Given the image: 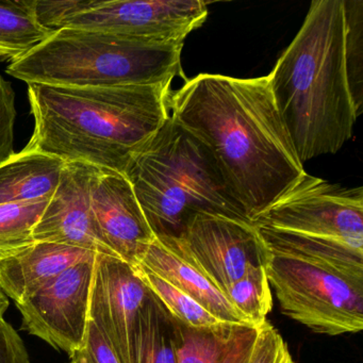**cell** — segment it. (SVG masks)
<instances>
[{"label":"cell","mask_w":363,"mask_h":363,"mask_svg":"<svg viewBox=\"0 0 363 363\" xmlns=\"http://www.w3.org/2000/svg\"><path fill=\"white\" fill-rule=\"evenodd\" d=\"M169 110L207 148L252 223L306 174L267 76L201 74L171 92Z\"/></svg>","instance_id":"cell-1"},{"label":"cell","mask_w":363,"mask_h":363,"mask_svg":"<svg viewBox=\"0 0 363 363\" xmlns=\"http://www.w3.org/2000/svg\"><path fill=\"white\" fill-rule=\"evenodd\" d=\"M171 84L72 88L28 84L27 150L125 174L169 118Z\"/></svg>","instance_id":"cell-2"},{"label":"cell","mask_w":363,"mask_h":363,"mask_svg":"<svg viewBox=\"0 0 363 363\" xmlns=\"http://www.w3.org/2000/svg\"><path fill=\"white\" fill-rule=\"evenodd\" d=\"M343 0H315L303 26L267 75L301 162L335 154L358 114L346 73Z\"/></svg>","instance_id":"cell-3"},{"label":"cell","mask_w":363,"mask_h":363,"mask_svg":"<svg viewBox=\"0 0 363 363\" xmlns=\"http://www.w3.org/2000/svg\"><path fill=\"white\" fill-rule=\"evenodd\" d=\"M124 175L155 237H182L197 214L250 220L207 148L171 116Z\"/></svg>","instance_id":"cell-4"},{"label":"cell","mask_w":363,"mask_h":363,"mask_svg":"<svg viewBox=\"0 0 363 363\" xmlns=\"http://www.w3.org/2000/svg\"><path fill=\"white\" fill-rule=\"evenodd\" d=\"M184 44L63 28L7 74L27 84L72 88L164 86L182 75Z\"/></svg>","instance_id":"cell-5"},{"label":"cell","mask_w":363,"mask_h":363,"mask_svg":"<svg viewBox=\"0 0 363 363\" xmlns=\"http://www.w3.org/2000/svg\"><path fill=\"white\" fill-rule=\"evenodd\" d=\"M267 250L265 269L282 313L320 335L362 330L363 282L320 263Z\"/></svg>","instance_id":"cell-6"},{"label":"cell","mask_w":363,"mask_h":363,"mask_svg":"<svg viewBox=\"0 0 363 363\" xmlns=\"http://www.w3.org/2000/svg\"><path fill=\"white\" fill-rule=\"evenodd\" d=\"M252 224L262 230L337 246L363 257V190L306 173Z\"/></svg>","instance_id":"cell-7"},{"label":"cell","mask_w":363,"mask_h":363,"mask_svg":"<svg viewBox=\"0 0 363 363\" xmlns=\"http://www.w3.org/2000/svg\"><path fill=\"white\" fill-rule=\"evenodd\" d=\"M208 14V3L203 0H75L73 12L60 29L184 42L192 31L203 26Z\"/></svg>","instance_id":"cell-8"},{"label":"cell","mask_w":363,"mask_h":363,"mask_svg":"<svg viewBox=\"0 0 363 363\" xmlns=\"http://www.w3.org/2000/svg\"><path fill=\"white\" fill-rule=\"evenodd\" d=\"M94 263L93 257L73 265L28 301L16 305L24 330L71 358L84 345L88 330Z\"/></svg>","instance_id":"cell-9"},{"label":"cell","mask_w":363,"mask_h":363,"mask_svg":"<svg viewBox=\"0 0 363 363\" xmlns=\"http://www.w3.org/2000/svg\"><path fill=\"white\" fill-rule=\"evenodd\" d=\"M180 238L222 292L250 267L265 264L269 252L252 222L226 216L197 214L189 220Z\"/></svg>","instance_id":"cell-10"},{"label":"cell","mask_w":363,"mask_h":363,"mask_svg":"<svg viewBox=\"0 0 363 363\" xmlns=\"http://www.w3.org/2000/svg\"><path fill=\"white\" fill-rule=\"evenodd\" d=\"M150 291L133 265L118 257L96 254L89 320L105 333L121 363H133L140 313Z\"/></svg>","instance_id":"cell-11"},{"label":"cell","mask_w":363,"mask_h":363,"mask_svg":"<svg viewBox=\"0 0 363 363\" xmlns=\"http://www.w3.org/2000/svg\"><path fill=\"white\" fill-rule=\"evenodd\" d=\"M93 171L94 167L88 163L65 162L58 186L33 228L35 242L63 244L118 257L104 239L93 214Z\"/></svg>","instance_id":"cell-12"},{"label":"cell","mask_w":363,"mask_h":363,"mask_svg":"<svg viewBox=\"0 0 363 363\" xmlns=\"http://www.w3.org/2000/svg\"><path fill=\"white\" fill-rule=\"evenodd\" d=\"M91 206L99 230L118 258L137 264L155 239L130 182L124 174L94 167Z\"/></svg>","instance_id":"cell-13"},{"label":"cell","mask_w":363,"mask_h":363,"mask_svg":"<svg viewBox=\"0 0 363 363\" xmlns=\"http://www.w3.org/2000/svg\"><path fill=\"white\" fill-rule=\"evenodd\" d=\"M138 263L192 296L224 322L250 325L201 269L182 238L155 237Z\"/></svg>","instance_id":"cell-14"},{"label":"cell","mask_w":363,"mask_h":363,"mask_svg":"<svg viewBox=\"0 0 363 363\" xmlns=\"http://www.w3.org/2000/svg\"><path fill=\"white\" fill-rule=\"evenodd\" d=\"M96 252L50 242H35L0 261V289L6 296L24 303L48 282Z\"/></svg>","instance_id":"cell-15"},{"label":"cell","mask_w":363,"mask_h":363,"mask_svg":"<svg viewBox=\"0 0 363 363\" xmlns=\"http://www.w3.org/2000/svg\"><path fill=\"white\" fill-rule=\"evenodd\" d=\"M65 161L23 150L0 164V205L50 199L60 182Z\"/></svg>","instance_id":"cell-16"},{"label":"cell","mask_w":363,"mask_h":363,"mask_svg":"<svg viewBox=\"0 0 363 363\" xmlns=\"http://www.w3.org/2000/svg\"><path fill=\"white\" fill-rule=\"evenodd\" d=\"M258 329L235 323L211 329L180 324L178 363H250Z\"/></svg>","instance_id":"cell-17"},{"label":"cell","mask_w":363,"mask_h":363,"mask_svg":"<svg viewBox=\"0 0 363 363\" xmlns=\"http://www.w3.org/2000/svg\"><path fill=\"white\" fill-rule=\"evenodd\" d=\"M180 323L150 292L139 316L133 363H178Z\"/></svg>","instance_id":"cell-18"},{"label":"cell","mask_w":363,"mask_h":363,"mask_svg":"<svg viewBox=\"0 0 363 363\" xmlns=\"http://www.w3.org/2000/svg\"><path fill=\"white\" fill-rule=\"evenodd\" d=\"M55 33L38 22L33 0L0 1V61L22 60Z\"/></svg>","instance_id":"cell-19"},{"label":"cell","mask_w":363,"mask_h":363,"mask_svg":"<svg viewBox=\"0 0 363 363\" xmlns=\"http://www.w3.org/2000/svg\"><path fill=\"white\" fill-rule=\"evenodd\" d=\"M133 267L148 291L184 326L195 329H211L228 324L206 309L192 296L140 263L133 265Z\"/></svg>","instance_id":"cell-20"},{"label":"cell","mask_w":363,"mask_h":363,"mask_svg":"<svg viewBox=\"0 0 363 363\" xmlns=\"http://www.w3.org/2000/svg\"><path fill=\"white\" fill-rule=\"evenodd\" d=\"M235 310L255 327H260L273 308V295L264 264L250 267L223 290Z\"/></svg>","instance_id":"cell-21"},{"label":"cell","mask_w":363,"mask_h":363,"mask_svg":"<svg viewBox=\"0 0 363 363\" xmlns=\"http://www.w3.org/2000/svg\"><path fill=\"white\" fill-rule=\"evenodd\" d=\"M48 201L0 205V261L35 243L33 228Z\"/></svg>","instance_id":"cell-22"},{"label":"cell","mask_w":363,"mask_h":363,"mask_svg":"<svg viewBox=\"0 0 363 363\" xmlns=\"http://www.w3.org/2000/svg\"><path fill=\"white\" fill-rule=\"evenodd\" d=\"M346 73L357 114L363 106V1L343 0Z\"/></svg>","instance_id":"cell-23"},{"label":"cell","mask_w":363,"mask_h":363,"mask_svg":"<svg viewBox=\"0 0 363 363\" xmlns=\"http://www.w3.org/2000/svg\"><path fill=\"white\" fill-rule=\"evenodd\" d=\"M250 363H295L288 344L269 320L259 327Z\"/></svg>","instance_id":"cell-24"},{"label":"cell","mask_w":363,"mask_h":363,"mask_svg":"<svg viewBox=\"0 0 363 363\" xmlns=\"http://www.w3.org/2000/svg\"><path fill=\"white\" fill-rule=\"evenodd\" d=\"M16 95L11 84L0 76V164L11 158L14 152Z\"/></svg>","instance_id":"cell-25"},{"label":"cell","mask_w":363,"mask_h":363,"mask_svg":"<svg viewBox=\"0 0 363 363\" xmlns=\"http://www.w3.org/2000/svg\"><path fill=\"white\" fill-rule=\"evenodd\" d=\"M71 359L78 363H121L105 333L91 320H89L84 345Z\"/></svg>","instance_id":"cell-26"},{"label":"cell","mask_w":363,"mask_h":363,"mask_svg":"<svg viewBox=\"0 0 363 363\" xmlns=\"http://www.w3.org/2000/svg\"><path fill=\"white\" fill-rule=\"evenodd\" d=\"M0 363H30L22 337L4 318L0 320Z\"/></svg>","instance_id":"cell-27"},{"label":"cell","mask_w":363,"mask_h":363,"mask_svg":"<svg viewBox=\"0 0 363 363\" xmlns=\"http://www.w3.org/2000/svg\"><path fill=\"white\" fill-rule=\"evenodd\" d=\"M8 307H9V299L0 289V320H3L4 314L7 311Z\"/></svg>","instance_id":"cell-28"},{"label":"cell","mask_w":363,"mask_h":363,"mask_svg":"<svg viewBox=\"0 0 363 363\" xmlns=\"http://www.w3.org/2000/svg\"><path fill=\"white\" fill-rule=\"evenodd\" d=\"M69 363H78L77 361L74 360V359H72L71 362Z\"/></svg>","instance_id":"cell-29"}]
</instances>
